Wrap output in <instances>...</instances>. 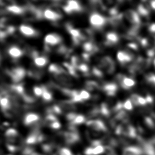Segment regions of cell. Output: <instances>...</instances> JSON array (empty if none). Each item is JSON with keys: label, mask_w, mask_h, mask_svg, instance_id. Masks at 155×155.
Listing matches in <instances>:
<instances>
[{"label": "cell", "mask_w": 155, "mask_h": 155, "mask_svg": "<svg viewBox=\"0 0 155 155\" xmlns=\"http://www.w3.org/2000/svg\"><path fill=\"white\" fill-rule=\"evenodd\" d=\"M68 130L63 132L62 137L65 143L68 145H74L80 140V136L76 126L69 124Z\"/></svg>", "instance_id": "6da1fadb"}, {"label": "cell", "mask_w": 155, "mask_h": 155, "mask_svg": "<svg viewBox=\"0 0 155 155\" xmlns=\"http://www.w3.org/2000/svg\"><path fill=\"white\" fill-rule=\"evenodd\" d=\"M89 21L93 29L101 30L108 22V18L101 15L98 12H94L89 17Z\"/></svg>", "instance_id": "7a4b0ae2"}, {"label": "cell", "mask_w": 155, "mask_h": 155, "mask_svg": "<svg viewBox=\"0 0 155 155\" xmlns=\"http://www.w3.org/2000/svg\"><path fill=\"white\" fill-rule=\"evenodd\" d=\"M5 73L10 77L13 84H19L24 79L27 72L22 67H16L11 70H6Z\"/></svg>", "instance_id": "3957f363"}, {"label": "cell", "mask_w": 155, "mask_h": 155, "mask_svg": "<svg viewBox=\"0 0 155 155\" xmlns=\"http://www.w3.org/2000/svg\"><path fill=\"white\" fill-rule=\"evenodd\" d=\"M87 127L90 128L91 131L98 133H106L107 131V127L105 123L100 119H92L86 122Z\"/></svg>", "instance_id": "277c9868"}, {"label": "cell", "mask_w": 155, "mask_h": 155, "mask_svg": "<svg viewBox=\"0 0 155 155\" xmlns=\"http://www.w3.org/2000/svg\"><path fill=\"white\" fill-rule=\"evenodd\" d=\"M62 7L64 11L67 14L79 13L84 10L79 2L74 0L66 1L65 4H62Z\"/></svg>", "instance_id": "5b68a950"}, {"label": "cell", "mask_w": 155, "mask_h": 155, "mask_svg": "<svg viewBox=\"0 0 155 155\" xmlns=\"http://www.w3.org/2000/svg\"><path fill=\"white\" fill-rule=\"evenodd\" d=\"M124 18H125L131 26L140 27V18L139 13L132 9H128L124 13Z\"/></svg>", "instance_id": "8992f818"}, {"label": "cell", "mask_w": 155, "mask_h": 155, "mask_svg": "<svg viewBox=\"0 0 155 155\" xmlns=\"http://www.w3.org/2000/svg\"><path fill=\"white\" fill-rule=\"evenodd\" d=\"M99 67L101 69H104L107 73L112 74L115 70L116 65L114 61L111 57L105 56L101 59L99 62Z\"/></svg>", "instance_id": "52a82bcc"}, {"label": "cell", "mask_w": 155, "mask_h": 155, "mask_svg": "<svg viewBox=\"0 0 155 155\" xmlns=\"http://www.w3.org/2000/svg\"><path fill=\"white\" fill-rule=\"evenodd\" d=\"M126 137L136 138L137 137V131L134 126L129 124L128 122L121 125V134Z\"/></svg>", "instance_id": "ba28073f"}, {"label": "cell", "mask_w": 155, "mask_h": 155, "mask_svg": "<svg viewBox=\"0 0 155 155\" xmlns=\"http://www.w3.org/2000/svg\"><path fill=\"white\" fill-rule=\"evenodd\" d=\"M134 58V54L130 51H119L117 53V59L119 63L123 65L131 62Z\"/></svg>", "instance_id": "9c48e42d"}, {"label": "cell", "mask_w": 155, "mask_h": 155, "mask_svg": "<svg viewBox=\"0 0 155 155\" xmlns=\"http://www.w3.org/2000/svg\"><path fill=\"white\" fill-rule=\"evenodd\" d=\"M101 89L108 96H114L116 94L118 86L116 82H106L101 85Z\"/></svg>", "instance_id": "30bf717a"}, {"label": "cell", "mask_w": 155, "mask_h": 155, "mask_svg": "<svg viewBox=\"0 0 155 155\" xmlns=\"http://www.w3.org/2000/svg\"><path fill=\"white\" fill-rule=\"evenodd\" d=\"M62 41V37L56 33H50L46 35L44 38L45 44L50 46H54L61 44Z\"/></svg>", "instance_id": "8fae6325"}, {"label": "cell", "mask_w": 155, "mask_h": 155, "mask_svg": "<svg viewBox=\"0 0 155 155\" xmlns=\"http://www.w3.org/2000/svg\"><path fill=\"white\" fill-rule=\"evenodd\" d=\"M19 30L23 35L27 37H38L39 35V32L38 30L28 25L21 24Z\"/></svg>", "instance_id": "7c38bea8"}, {"label": "cell", "mask_w": 155, "mask_h": 155, "mask_svg": "<svg viewBox=\"0 0 155 155\" xmlns=\"http://www.w3.org/2000/svg\"><path fill=\"white\" fill-rule=\"evenodd\" d=\"M106 151V146L98 145L91 146L84 150L85 155H102Z\"/></svg>", "instance_id": "4fadbf2b"}, {"label": "cell", "mask_w": 155, "mask_h": 155, "mask_svg": "<svg viewBox=\"0 0 155 155\" xmlns=\"http://www.w3.org/2000/svg\"><path fill=\"white\" fill-rule=\"evenodd\" d=\"M40 120V116L35 113H28L24 117V124L26 126L33 127L36 123H38Z\"/></svg>", "instance_id": "5bb4252c"}, {"label": "cell", "mask_w": 155, "mask_h": 155, "mask_svg": "<svg viewBox=\"0 0 155 155\" xmlns=\"http://www.w3.org/2000/svg\"><path fill=\"white\" fill-rule=\"evenodd\" d=\"M44 18L51 21H57L62 18L58 10H53L50 8H45L44 10Z\"/></svg>", "instance_id": "9a60e30c"}, {"label": "cell", "mask_w": 155, "mask_h": 155, "mask_svg": "<svg viewBox=\"0 0 155 155\" xmlns=\"http://www.w3.org/2000/svg\"><path fill=\"white\" fill-rule=\"evenodd\" d=\"M119 41V35L114 31H109L105 35V40L104 44L106 46H112L116 44Z\"/></svg>", "instance_id": "2e32d148"}, {"label": "cell", "mask_w": 155, "mask_h": 155, "mask_svg": "<svg viewBox=\"0 0 155 155\" xmlns=\"http://www.w3.org/2000/svg\"><path fill=\"white\" fill-rule=\"evenodd\" d=\"M7 53L12 59H17L21 58L24 54V51L18 46L12 45L8 48Z\"/></svg>", "instance_id": "e0dca14e"}, {"label": "cell", "mask_w": 155, "mask_h": 155, "mask_svg": "<svg viewBox=\"0 0 155 155\" xmlns=\"http://www.w3.org/2000/svg\"><path fill=\"white\" fill-rule=\"evenodd\" d=\"M82 48L85 53H87L91 55L99 51V47L94 43V41H87L84 42Z\"/></svg>", "instance_id": "ac0fdd59"}, {"label": "cell", "mask_w": 155, "mask_h": 155, "mask_svg": "<svg viewBox=\"0 0 155 155\" xmlns=\"http://www.w3.org/2000/svg\"><path fill=\"white\" fill-rule=\"evenodd\" d=\"M5 11L14 15H24L25 12V6H20L18 5L12 4L5 7Z\"/></svg>", "instance_id": "d6986e66"}, {"label": "cell", "mask_w": 155, "mask_h": 155, "mask_svg": "<svg viewBox=\"0 0 155 155\" xmlns=\"http://www.w3.org/2000/svg\"><path fill=\"white\" fill-rule=\"evenodd\" d=\"M58 105L60 107V108L62 109L63 111H66L69 112H74V111L76 108L74 103L70 99L61 101L59 102Z\"/></svg>", "instance_id": "ffe728a7"}, {"label": "cell", "mask_w": 155, "mask_h": 155, "mask_svg": "<svg viewBox=\"0 0 155 155\" xmlns=\"http://www.w3.org/2000/svg\"><path fill=\"white\" fill-rule=\"evenodd\" d=\"M142 150L137 146H128L124 150L122 155H142Z\"/></svg>", "instance_id": "44dd1931"}, {"label": "cell", "mask_w": 155, "mask_h": 155, "mask_svg": "<svg viewBox=\"0 0 155 155\" xmlns=\"http://www.w3.org/2000/svg\"><path fill=\"white\" fill-rule=\"evenodd\" d=\"M150 5H148L145 2L138 5L137 7V13L140 16L146 17L148 16L150 13Z\"/></svg>", "instance_id": "7402d4cb"}, {"label": "cell", "mask_w": 155, "mask_h": 155, "mask_svg": "<svg viewBox=\"0 0 155 155\" xmlns=\"http://www.w3.org/2000/svg\"><path fill=\"white\" fill-rule=\"evenodd\" d=\"M43 73L44 71L40 68L33 67L27 72V74L30 77H31L34 79H39L42 77Z\"/></svg>", "instance_id": "603a6c76"}, {"label": "cell", "mask_w": 155, "mask_h": 155, "mask_svg": "<svg viewBox=\"0 0 155 155\" xmlns=\"http://www.w3.org/2000/svg\"><path fill=\"white\" fill-rule=\"evenodd\" d=\"M136 82L134 79L125 76L123 81L119 84L122 88L125 90H128L133 87L135 85Z\"/></svg>", "instance_id": "cb8c5ba5"}, {"label": "cell", "mask_w": 155, "mask_h": 155, "mask_svg": "<svg viewBox=\"0 0 155 155\" xmlns=\"http://www.w3.org/2000/svg\"><path fill=\"white\" fill-rule=\"evenodd\" d=\"M35 65L38 68H42L48 63V59L45 55H40L33 59Z\"/></svg>", "instance_id": "d4e9b609"}, {"label": "cell", "mask_w": 155, "mask_h": 155, "mask_svg": "<svg viewBox=\"0 0 155 155\" xmlns=\"http://www.w3.org/2000/svg\"><path fill=\"white\" fill-rule=\"evenodd\" d=\"M48 71L53 75L66 72V71L60 65L56 64H51L48 67Z\"/></svg>", "instance_id": "484cf974"}, {"label": "cell", "mask_w": 155, "mask_h": 155, "mask_svg": "<svg viewBox=\"0 0 155 155\" xmlns=\"http://www.w3.org/2000/svg\"><path fill=\"white\" fill-rule=\"evenodd\" d=\"M85 88L88 91H93L95 90L101 89V85L96 81H87L85 83Z\"/></svg>", "instance_id": "4316f807"}, {"label": "cell", "mask_w": 155, "mask_h": 155, "mask_svg": "<svg viewBox=\"0 0 155 155\" xmlns=\"http://www.w3.org/2000/svg\"><path fill=\"white\" fill-rule=\"evenodd\" d=\"M42 86L44 90V92L42 96V100L44 101V102H49L51 101L53 99L52 93H51V91L47 88V86H45V85H42Z\"/></svg>", "instance_id": "83f0119b"}, {"label": "cell", "mask_w": 155, "mask_h": 155, "mask_svg": "<svg viewBox=\"0 0 155 155\" xmlns=\"http://www.w3.org/2000/svg\"><path fill=\"white\" fill-rule=\"evenodd\" d=\"M63 65L64 66L65 68H66L69 74H70L74 77L78 76V71H77L78 70L75 67H74L70 63L64 62Z\"/></svg>", "instance_id": "f1b7e54d"}, {"label": "cell", "mask_w": 155, "mask_h": 155, "mask_svg": "<svg viewBox=\"0 0 155 155\" xmlns=\"http://www.w3.org/2000/svg\"><path fill=\"white\" fill-rule=\"evenodd\" d=\"M146 82L153 87H155V74L153 73H148L145 75Z\"/></svg>", "instance_id": "f546056e"}, {"label": "cell", "mask_w": 155, "mask_h": 155, "mask_svg": "<svg viewBox=\"0 0 155 155\" xmlns=\"http://www.w3.org/2000/svg\"><path fill=\"white\" fill-rule=\"evenodd\" d=\"M86 119H87V117L85 116H84L82 114H78L77 116L76 117V118L74 119V120L72 122H70V124H72L74 126L78 125H80L81 124H83V123L85 122H86Z\"/></svg>", "instance_id": "4dcf8cb0"}, {"label": "cell", "mask_w": 155, "mask_h": 155, "mask_svg": "<svg viewBox=\"0 0 155 155\" xmlns=\"http://www.w3.org/2000/svg\"><path fill=\"white\" fill-rule=\"evenodd\" d=\"M91 74L98 78H102L104 76V73L98 67H93L91 70Z\"/></svg>", "instance_id": "1f68e13d"}, {"label": "cell", "mask_w": 155, "mask_h": 155, "mask_svg": "<svg viewBox=\"0 0 155 155\" xmlns=\"http://www.w3.org/2000/svg\"><path fill=\"white\" fill-rule=\"evenodd\" d=\"M33 93L36 97H42L44 90L42 86H35L33 87Z\"/></svg>", "instance_id": "d6a6232c"}, {"label": "cell", "mask_w": 155, "mask_h": 155, "mask_svg": "<svg viewBox=\"0 0 155 155\" xmlns=\"http://www.w3.org/2000/svg\"><path fill=\"white\" fill-rule=\"evenodd\" d=\"M80 96H81V99L83 100V101H84L89 99L91 97V95L88 91L82 90L80 91Z\"/></svg>", "instance_id": "836d02e7"}, {"label": "cell", "mask_w": 155, "mask_h": 155, "mask_svg": "<svg viewBox=\"0 0 155 155\" xmlns=\"http://www.w3.org/2000/svg\"><path fill=\"white\" fill-rule=\"evenodd\" d=\"M124 108L128 110V111H131L133 110V104L132 103V102L131 101L130 99H127L124 103Z\"/></svg>", "instance_id": "e575fe53"}, {"label": "cell", "mask_w": 155, "mask_h": 155, "mask_svg": "<svg viewBox=\"0 0 155 155\" xmlns=\"http://www.w3.org/2000/svg\"><path fill=\"white\" fill-rule=\"evenodd\" d=\"M139 95H138L137 94H133L130 96V99L134 105L139 106Z\"/></svg>", "instance_id": "d590c367"}, {"label": "cell", "mask_w": 155, "mask_h": 155, "mask_svg": "<svg viewBox=\"0 0 155 155\" xmlns=\"http://www.w3.org/2000/svg\"><path fill=\"white\" fill-rule=\"evenodd\" d=\"M77 115H78V114L76 113L75 112H69L66 114L65 117H66L67 120L68 121H69L70 123V122H72L74 120V119L76 118Z\"/></svg>", "instance_id": "8d00e7d4"}, {"label": "cell", "mask_w": 155, "mask_h": 155, "mask_svg": "<svg viewBox=\"0 0 155 155\" xmlns=\"http://www.w3.org/2000/svg\"><path fill=\"white\" fill-rule=\"evenodd\" d=\"M61 125L60 122H59V120H58V121L51 124L49 126V127L51 128V129H53V130H58V129H59L61 128Z\"/></svg>", "instance_id": "74e56055"}, {"label": "cell", "mask_w": 155, "mask_h": 155, "mask_svg": "<svg viewBox=\"0 0 155 155\" xmlns=\"http://www.w3.org/2000/svg\"><path fill=\"white\" fill-rule=\"evenodd\" d=\"M148 31L152 35V36L155 37V23H152L148 26Z\"/></svg>", "instance_id": "f35d334b"}, {"label": "cell", "mask_w": 155, "mask_h": 155, "mask_svg": "<svg viewBox=\"0 0 155 155\" xmlns=\"http://www.w3.org/2000/svg\"><path fill=\"white\" fill-rule=\"evenodd\" d=\"M127 46L129 48L133 49L134 50H137V49H138L137 45L136 43H129V44H128Z\"/></svg>", "instance_id": "ab89813d"}, {"label": "cell", "mask_w": 155, "mask_h": 155, "mask_svg": "<svg viewBox=\"0 0 155 155\" xmlns=\"http://www.w3.org/2000/svg\"><path fill=\"white\" fill-rule=\"evenodd\" d=\"M8 36V35L7 34V33L3 30H1V32H0V38L1 41H2L4 38H5L7 36Z\"/></svg>", "instance_id": "60d3db41"}, {"label": "cell", "mask_w": 155, "mask_h": 155, "mask_svg": "<svg viewBox=\"0 0 155 155\" xmlns=\"http://www.w3.org/2000/svg\"><path fill=\"white\" fill-rule=\"evenodd\" d=\"M150 5L151 6V7L155 10V1H152L150 2Z\"/></svg>", "instance_id": "b9f144b4"}, {"label": "cell", "mask_w": 155, "mask_h": 155, "mask_svg": "<svg viewBox=\"0 0 155 155\" xmlns=\"http://www.w3.org/2000/svg\"><path fill=\"white\" fill-rule=\"evenodd\" d=\"M54 155H59V154L58 153H56V154H54Z\"/></svg>", "instance_id": "7bdbcfd3"}, {"label": "cell", "mask_w": 155, "mask_h": 155, "mask_svg": "<svg viewBox=\"0 0 155 155\" xmlns=\"http://www.w3.org/2000/svg\"><path fill=\"white\" fill-rule=\"evenodd\" d=\"M154 67H155V59H154Z\"/></svg>", "instance_id": "ee69618b"}, {"label": "cell", "mask_w": 155, "mask_h": 155, "mask_svg": "<svg viewBox=\"0 0 155 155\" xmlns=\"http://www.w3.org/2000/svg\"><path fill=\"white\" fill-rule=\"evenodd\" d=\"M8 155H11V154H8Z\"/></svg>", "instance_id": "f6af8a7d"}]
</instances>
